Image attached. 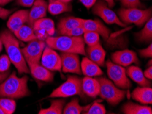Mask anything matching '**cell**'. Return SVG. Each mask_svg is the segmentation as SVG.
I'll use <instances>...</instances> for the list:
<instances>
[{
	"label": "cell",
	"instance_id": "cell-1",
	"mask_svg": "<svg viewBox=\"0 0 152 114\" xmlns=\"http://www.w3.org/2000/svg\"><path fill=\"white\" fill-rule=\"evenodd\" d=\"M0 38L6 49L7 55L10 58L11 63L17 69L18 74L29 73V67L20 48L19 42L15 34L10 30H4L0 34Z\"/></svg>",
	"mask_w": 152,
	"mask_h": 114
},
{
	"label": "cell",
	"instance_id": "cell-2",
	"mask_svg": "<svg viewBox=\"0 0 152 114\" xmlns=\"http://www.w3.org/2000/svg\"><path fill=\"white\" fill-rule=\"evenodd\" d=\"M30 95L28 88V77L25 75L18 77L13 72L8 78L0 83V97L9 99H21Z\"/></svg>",
	"mask_w": 152,
	"mask_h": 114
},
{
	"label": "cell",
	"instance_id": "cell-3",
	"mask_svg": "<svg viewBox=\"0 0 152 114\" xmlns=\"http://www.w3.org/2000/svg\"><path fill=\"white\" fill-rule=\"evenodd\" d=\"M46 44L54 50L63 53H72L85 55V43L82 36H70L60 35L59 36H48Z\"/></svg>",
	"mask_w": 152,
	"mask_h": 114
},
{
	"label": "cell",
	"instance_id": "cell-4",
	"mask_svg": "<svg viewBox=\"0 0 152 114\" xmlns=\"http://www.w3.org/2000/svg\"><path fill=\"white\" fill-rule=\"evenodd\" d=\"M100 83V92L99 96L101 99L105 100L111 105H117L124 99L126 92L120 89L105 77L97 78Z\"/></svg>",
	"mask_w": 152,
	"mask_h": 114
},
{
	"label": "cell",
	"instance_id": "cell-5",
	"mask_svg": "<svg viewBox=\"0 0 152 114\" xmlns=\"http://www.w3.org/2000/svg\"><path fill=\"white\" fill-rule=\"evenodd\" d=\"M151 8L140 9L139 8H121L118 11V17L125 24L133 23L137 26L144 25L151 18Z\"/></svg>",
	"mask_w": 152,
	"mask_h": 114
},
{
	"label": "cell",
	"instance_id": "cell-6",
	"mask_svg": "<svg viewBox=\"0 0 152 114\" xmlns=\"http://www.w3.org/2000/svg\"><path fill=\"white\" fill-rule=\"evenodd\" d=\"M76 95H85L82 88V79L76 76H69L65 82L53 90L49 97L67 98Z\"/></svg>",
	"mask_w": 152,
	"mask_h": 114
},
{
	"label": "cell",
	"instance_id": "cell-7",
	"mask_svg": "<svg viewBox=\"0 0 152 114\" xmlns=\"http://www.w3.org/2000/svg\"><path fill=\"white\" fill-rule=\"evenodd\" d=\"M107 74L110 80L117 88L122 90L129 89L132 86V83L126 74V70L124 67L115 64L110 60L106 63Z\"/></svg>",
	"mask_w": 152,
	"mask_h": 114
},
{
	"label": "cell",
	"instance_id": "cell-8",
	"mask_svg": "<svg viewBox=\"0 0 152 114\" xmlns=\"http://www.w3.org/2000/svg\"><path fill=\"white\" fill-rule=\"evenodd\" d=\"M92 8V13L100 17L107 24H116L121 27L126 26L125 23L120 20L117 14L113 11L103 0H97Z\"/></svg>",
	"mask_w": 152,
	"mask_h": 114
},
{
	"label": "cell",
	"instance_id": "cell-9",
	"mask_svg": "<svg viewBox=\"0 0 152 114\" xmlns=\"http://www.w3.org/2000/svg\"><path fill=\"white\" fill-rule=\"evenodd\" d=\"M47 46L46 42L42 39L33 40L21 49L24 58L27 63H40L43 51Z\"/></svg>",
	"mask_w": 152,
	"mask_h": 114
},
{
	"label": "cell",
	"instance_id": "cell-10",
	"mask_svg": "<svg viewBox=\"0 0 152 114\" xmlns=\"http://www.w3.org/2000/svg\"><path fill=\"white\" fill-rule=\"evenodd\" d=\"M41 64L49 71H61V57L55 50L49 47L47 45L43 51L42 57L40 59Z\"/></svg>",
	"mask_w": 152,
	"mask_h": 114
},
{
	"label": "cell",
	"instance_id": "cell-11",
	"mask_svg": "<svg viewBox=\"0 0 152 114\" xmlns=\"http://www.w3.org/2000/svg\"><path fill=\"white\" fill-rule=\"evenodd\" d=\"M60 57L61 60V71L64 73L82 74L79 54L61 52Z\"/></svg>",
	"mask_w": 152,
	"mask_h": 114
},
{
	"label": "cell",
	"instance_id": "cell-12",
	"mask_svg": "<svg viewBox=\"0 0 152 114\" xmlns=\"http://www.w3.org/2000/svg\"><path fill=\"white\" fill-rule=\"evenodd\" d=\"M112 62L123 67L130 66L132 64H139V60L137 53L128 49L117 51L111 55Z\"/></svg>",
	"mask_w": 152,
	"mask_h": 114
},
{
	"label": "cell",
	"instance_id": "cell-13",
	"mask_svg": "<svg viewBox=\"0 0 152 114\" xmlns=\"http://www.w3.org/2000/svg\"><path fill=\"white\" fill-rule=\"evenodd\" d=\"M48 3L45 0H35L31 6L30 11H29V25L33 27V25L37 20L46 17L47 13Z\"/></svg>",
	"mask_w": 152,
	"mask_h": 114
},
{
	"label": "cell",
	"instance_id": "cell-14",
	"mask_svg": "<svg viewBox=\"0 0 152 114\" xmlns=\"http://www.w3.org/2000/svg\"><path fill=\"white\" fill-rule=\"evenodd\" d=\"M27 66L29 73H31L32 76L36 79L45 82H50L53 80V73L44 67L42 64L39 63H27Z\"/></svg>",
	"mask_w": 152,
	"mask_h": 114
},
{
	"label": "cell",
	"instance_id": "cell-15",
	"mask_svg": "<svg viewBox=\"0 0 152 114\" xmlns=\"http://www.w3.org/2000/svg\"><path fill=\"white\" fill-rule=\"evenodd\" d=\"M82 27L84 28L85 31L96 32L106 40L110 38V30L99 20L83 19Z\"/></svg>",
	"mask_w": 152,
	"mask_h": 114
},
{
	"label": "cell",
	"instance_id": "cell-16",
	"mask_svg": "<svg viewBox=\"0 0 152 114\" xmlns=\"http://www.w3.org/2000/svg\"><path fill=\"white\" fill-rule=\"evenodd\" d=\"M29 20V10H20L12 15H10L7 22V26L9 30L12 33L23 26L25 23L28 22Z\"/></svg>",
	"mask_w": 152,
	"mask_h": 114
},
{
	"label": "cell",
	"instance_id": "cell-17",
	"mask_svg": "<svg viewBox=\"0 0 152 114\" xmlns=\"http://www.w3.org/2000/svg\"><path fill=\"white\" fill-rule=\"evenodd\" d=\"M85 54L91 61L99 66H103L105 62L106 51L100 43L94 46H88L85 48Z\"/></svg>",
	"mask_w": 152,
	"mask_h": 114
},
{
	"label": "cell",
	"instance_id": "cell-18",
	"mask_svg": "<svg viewBox=\"0 0 152 114\" xmlns=\"http://www.w3.org/2000/svg\"><path fill=\"white\" fill-rule=\"evenodd\" d=\"M80 69H81V73L85 76L95 77V76H102L103 74V71L100 66L86 57L83 58L80 62Z\"/></svg>",
	"mask_w": 152,
	"mask_h": 114
},
{
	"label": "cell",
	"instance_id": "cell-19",
	"mask_svg": "<svg viewBox=\"0 0 152 114\" xmlns=\"http://www.w3.org/2000/svg\"><path fill=\"white\" fill-rule=\"evenodd\" d=\"M83 19L80 18L68 17L61 18L57 24V33L64 35L75 27L82 26Z\"/></svg>",
	"mask_w": 152,
	"mask_h": 114
},
{
	"label": "cell",
	"instance_id": "cell-20",
	"mask_svg": "<svg viewBox=\"0 0 152 114\" xmlns=\"http://www.w3.org/2000/svg\"><path fill=\"white\" fill-rule=\"evenodd\" d=\"M82 88L84 94L91 98H96L100 92V83L97 79L85 76L82 79Z\"/></svg>",
	"mask_w": 152,
	"mask_h": 114
},
{
	"label": "cell",
	"instance_id": "cell-21",
	"mask_svg": "<svg viewBox=\"0 0 152 114\" xmlns=\"http://www.w3.org/2000/svg\"><path fill=\"white\" fill-rule=\"evenodd\" d=\"M126 74L129 78L142 87H151V83L150 80L145 78L143 72L139 67L136 66H129L126 70Z\"/></svg>",
	"mask_w": 152,
	"mask_h": 114
},
{
	"label": "cell",
	"instance_id": "cell-22",
	"mask_svg": "<svg viewBox=\"0 0 152 114\" xmlns=\"http://www.w3.org/2000/svg\"><path fill=\"white\" fill-rule=\"evenodd\" d=\"M131 96L134 101L142 104L152 103V89L151 87H138L133 90Z\"/></svg>",
	"mask_w": 152,
	"mask_h": 114
},
{
	"label": "cell",
	"instance_id": "cell-23",
	"mask_svg": "<svg viewBox=\"0 0 152 114\" xmlns=\"http://www.w3.org/2000/svg\"><path fill=\"white\" fill-rule=\"evenodd\" d=\"M33 29L36 32H43L49 36H52L55 32V23L50 18L44 17L34 22Z\"/></svg>",
	"mask_w": 152,
	"mask_h": 114
},
{
	"label": "cell",
	"instance_id": "cell-24",
	"mask_svg": "<svg viewBox=\"0 0 152 114\" xmlns=\"http://www.w3.org/2000/svg\"><path fill=\"white\" fill-rule=\"evenodd\" d=\"M121 112L125 114H151L152 109L151 107L128 102L122 106Z\"/></svg>",
	"mask_w": 152,
	"mask_h": 114
},
{
	"label": "cell",
	"instance_id": "cell-25",
	"mask_svg": "<svg viewBox=\"0 0 152 114\" xmlns=\"http://www.w3.org/2000/svg\"><path fill=\"white\" fill-rule=\"evenodd\" d=\"M52 15H58L72 10V6L70 2H63L59 1H49L48 9Z\"/></svg>",
	"mask_w": 152,
	"mask_h": 114
},
{
	"label": "cell",
	"instance_id": "cell-26",
	"mask_svg": "<svg viewBox=\"0 0 152 114\" xmlns=\"http://www.w3.org/2000/svg\"><path fill=\"white\" fill-rule=\"evenodd\" d=\"M18 40L23 42H30L38 38L33 27L29 25H23L13 33Z\"/></svg>",
	"mask_w": 152,
	"mask_h": 114
},
{
	"label": "cell",
	"instance_id": "cell-27",
	"mask_svg": "<svg viewBox=\"0 0 152 114\" xmlns=\"http://www.w3.org/2000/svg\"><path fill=\"white\" fill-rule=\"evenodd\" d=\"M90 104L85 106H81L79 104V101L77 98H75L70 103L64 106L63 113L64 114H80L84 113L89 108Z\"/></svg>",
	"mask_w": 152,
	"mask_h": 114
},
{
	"label": "cell",
	"instance_id": "cell-28",
	"mask_svg": "<svg viewBox=\"0 0 152 114\" xmlns=\"http://www.w3.org/2000/svg\"><path fill=\"white\" fill-rule=\"evenodd\" d=\"M66 101L62 99L53 100L51 101L50 105L48 108L41 109L39 114H61L65 106Z\"/></svg>",
	"mask_w": 152,
	"mask_h": 114
},
{
	"label": "cell",
	"instance_id": "cell-29",
	"mask_svg": "<svg viewBox=\"0 0 152 114\" xmlns=\"http://www.w3.org/2000/svg\"><path fill=\"white\" fill-rule=\"evenodd\" d=\"M144 25L143 28L139 33L136 34V36L139 42L150 43L152 39V18H149Z\"/></svg>",
	"mask_w": 152,
	"mask_h": 114
},
{
	"label": "cell",
	"instance_id": "cell-30",
	"mask_svg": "<svg viewBox=\"0 0 152 114\" xmlns=\"http://www.w3.org/2000/svg\"><path fill=\"white\" fill-rule=\"evenodd\" d=\"M0 107L4 114H12L17 108V103L12 99L9 98H0Z\"/></svg>",
	"mask_w": 152,
	"mask_h": 114
},
{
	"label": "cell",
	"instance_id": "cell-31",
	"mask_svg": "<svg viewBox=\"0 0 152 114\" xmlns=\"http://www.w3.org/2000/svg\"><path fill=\"white\" fill-rule=\"evenodd\" d=\"M83 38L85 44L88 46H94L100 43V36L98 33L91 31H85Z\"/></svg>",
	"mask_w": 152,
	"mask_h": 114
},
{
	"label": "cell",
	"instance_id": "cell-32",
	"mask_svg": "<svg viewBox=\"0 0 152 114\" xmlns=\"http://www.w3.org/2000/svg\"><path fill=\"white\" fill-rule=\"evenodd\" d=\"M100 101H96L90 104V106L83 113L86 114H105L107 113L106 108L104 104L98 103Z\"/></svg>",
	"mask_w": 152,
	"mask_h": 114
},
{
	"label": "cell",
	"instance_id": "cell-33",
	"mask_svg": "<svg viewBox=\"0 0 152 114\" xmlns=\"http://www.w3.org/2000/svg\"><path fill=\"white\" fill-rule=\"evenodd\" d=\"M11 64L10 58L7 55H3L0 57V73H4L9 71Z\"/></svg>",
	"mask_w": 152,
	"mask_h": 114
},
{
	"label": "cell",
	"instance_id": "cell-34",
	"mask_svg": "<svg viewBox=\"0 0 152 114\" xmlns=\"http://www.w3.org/2000/svg\"><path fill=\"white\" fill-rule=\"evenodd\" d=\"M124 8H140L142 5L140 0H118Z\"/></svg>",
	"mask_w": 152,
	"mask_h": 114
},
{
	"label": "cell",
	"instance_id": "cell-35",
	"mask_svg": "<svg viewBox=\"0 0 152 114\" xmlns=\"http://www.w3.org/2000/svg\"><path fill=\"white\" fill-rule=\"evenodd\" d=\"M85 32V29L82 26H79L77 27H75L72 29L70 30L68 32H66L65 34L64 35H67V36H82Z\"/></svg>",
	"mask_w": 152,
	"mask_h": 114
},
{
	"label": "cell",
	"instance_id": "cell-36",
	"mask_svg": "<svg viewBox=\"0 0 152 114\" xmlns=\"http://www.w3.org/2000/svg\"><path fill=\"white\" fill-rule=\"evenodd\" d=\"M140 56L145 57V58H151L152 56V45L150 43V45L148 46V47L143 49H140L139 51Z\"/></svg>",
	"mask_w": 152,
	"mask_h": 114
},
{
	"label": "cell",
	"instance_id": "cell-37",
	"mask_svg": "<svg viewBox=\"0 0 152 114\" xmlns=\"http://www.w3.org/2000/svg\"><path fill=\"white\" fill-rule=\"evenodd\" d=\"M12 10H9V9H6L0 6V18L5 20L8 18L9 16L12 13Z\"/></svg>",
	"mask_w": 152,
	"mask_h": 114
},
{
	"label": "cell",
	"instance_id": "cell-38",
	"mask_svg": "<svg viewBox=\"0 0 152 114\" xmlns=\"http://www.w3.org/2000/svg\"><path fill=\"white\" fill-rule=\"evenodd\" d=\"M16 1L19 6L29 8V7H31V6L33 5L35 0H16Z\"/></svg>",
	"mask_w": 152,
	"mask_h": 114
},
{
	"label": "cell",
	"instance_id": "cell-39",
	"mask_svg": "<svg viewBox=\"0 0 152 114\" xmlns=\"http://www.w3.org/2000/svg\"><path fill=\"white\" fill-rule=\"evenodd\" d=\"M79 1L87 9H90L94 6L97 0H79Z\"/></svg>",
	"mask_w": 152,
	"mask_h": 114
},
{
	"label": "cell",
	"instance_id": "cell-40",
	"mask_svg": "<svg viewBox=\"0 0 152 114\" xmlns=\"http://www.w3.org/2000/svg\"><path fill=\"white\" fill-rule=\"evenodd\" d=\"M144 76H145L147 79L151 80L152 79V66H150L147 68L145 71H144Z\"/></svg>",
	"mask_w": 152,
	"mask_h": 114
},
{
	"label": "cell",
	"instance_id": "cell-41",
	"mask_svg": "<svg viewBox=\"0 0 152 114\" xmlns=\"http://www.w3.org/2000/svg\"><path fill=\"white\" fill-rule=\"evenodd\" d=\"M9 71L4 72V73H0V83H1L2 81H4L6 79L8 76L9 74Z\"/></svg>",
	"mask_w": 152,
	"mask_h": 114
},
{
	"label": "cell",
	"instance_id": "cell-42",
	"mask_svg": "<svg viewBox=\"0 0 152 114\" xmlns=\"http://www.w3.org/2000/svg\"><path fill=\"white\" fill-rule=\"evenodd\" d=\"M103 1H104L110 8L115 6V0H103Z\"/></svg>",
	"mask_w": 152,
	"mask_h": 114
},
{
	"label": "cell",
	"instance_id": "cell-43",
	"mask_svg": "<svg viewBox=\"0 0 152 114\" xmlns=\"http://www.w3.org/2000/svg\"><path fill=\"white\" fill-rule=\"evenodd\" d=\"M12 1V0H0V6H5Z\"/></svg>",
	"mask_w": 152,
	"mask_h": 114
},
{
	"label": "cell",
	"instance_id": "cell-44",
	"mask_svg": "<svg viewBox=\"0 0 152 114\" xmlns=\"http://www.w3.org/2000/svg\"><path fill=\"white\" fill-rule=\"evenodd\" d=\"M49 1H63V2H70L72 0H49Z\"/></svg>",
	"mask_w": 152,
	"mask_h": 114
},
{
	"label": "cell",
	"instance_id": "cell-45",
	"mask_svg": "<svg viewBox=\"0 0 152 114\" xmlns=\"http://www.w3.org/2000/svg\"><path fill=\"white\" fill-rule=\"evenodd\" d=\"M3 46H4L3 43H2L1 38H0V52H1V51H2V49H3Z\"/></svg>",
	"mask_w": 152,
	"mask_h": 114
},
{
	"label": "cell",
	"instance_id": "cell-46",
	"mask_svg": "<svg viewBox=\"0 0 152 114\" xmlns=\"http://www.w3.org/2000/svg\"><path fill=\"white\" fill-rule=\"evenodd\" d=\"M0 114H4V112L3 111V110H2L1 107H0Z\"/></svg>",
	"mask_w": 152,
	"mask_h": 114
},
{
	"label": "cell",
	"instance_id": "cell-47",
	"mask_svg": "<svg viewBox=\"0 0 152 114\" xmlns=\"http://www.w3.org/2000/svg\"><path fill=\"white\" fill-rule=\"evenodd\" d=\"M151 66V60H150V61H149V66Z\"/></svg>",
	"mask_w": 152,
	"mask_h": 114
}]
</instances>
